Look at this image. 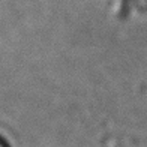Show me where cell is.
<instances>
[{"instance_id":"obj_1","label":"cell","mask_w":147,"mask_h":147,"mask_svg":"<svg viewBox=\"0 0 147 147\" xmlns=\"http://www.w3.org/2000/svg\"><path fill=\"white\" fill-rule=\"evenodd\" d=\"M0 147H9V146H8V143H6L2 137H0Z\"/></svg>"}]
</instances>
